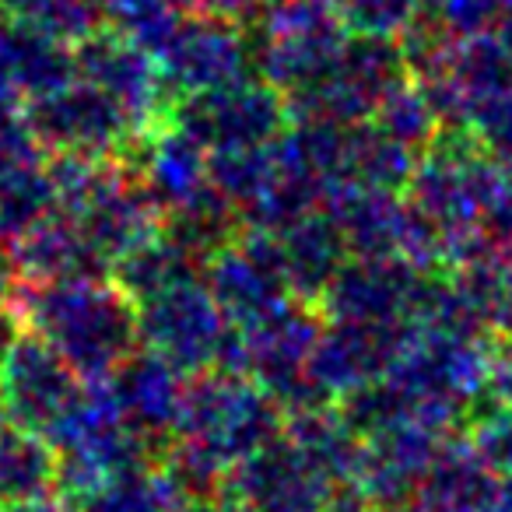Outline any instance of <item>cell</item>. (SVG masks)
<instances>
[{"label":"cell","mask_w":512,"mask_h":512,"mask_svg":"<svg viewBox=\"0 0 512 512\" xmlns=\"http://www.w3.org/2000/svg\"><path fill=\"white\" fill-rule=\"evenodd\" d=\"M32 330L78 376H109L141 341V320L130 295L95 274L50 281L32 302Z\"/></svg>","instance_id":"6da1fadb"},{"label":"cell","mask_w":512,"mask_h":512,"mask_svg":"<svg viewBox=\"0 0 512 512\" xmlns=\"http://www.w3.org/2000/svg\"><path fill=\"white\" fill-rule=\"evenodd\" d=\"M179 421L186 428L183 449H200V463L249 456L274 435L271 404L239 379H204L197 393L179 397Z\"/></svg>","instance_id":"7a4b0ae2"},{"label":"cell","mask_w":512,"mask_h":512,"mask_svg":"<svg viewBox=\"0 0 512 512\" xmlns=\"http://www.w3.org/2000/svg\"><path fill=\"white\" fill-rule=\"evenodd\" d=\"M81 400V376L43 341L29 334L11 341L0 358V407L32 432H53Z\"/></svg>","instance_id":"3957f363"},{"label":"cell","mask_w":512,"mask_h":512,"mask_svg":"<svg viewBox=\"0 0 512 512\" xmlns=\"http://www.w3.org/2000/svg\"><path fill=\"white\" fill-rule=\"evenodd\" d=\"M327 481L295 442H264L228 477V512H323Z\"/></svg>","instance_id":"277c9868"},{"label":"cell","mask_w":512,"mask_h":512,"mask_svg":"<svg viewBox=\"0 0 512 512\" xmlns=\"http://www.w3.org/2000/svg\"><path fill=\"white\" fill-rule=\"evenodd\" d=\"M148 306L137 309L141 334L158 351V362L179 369H200L221 358L225 351V309L186 281L144 299Z\"/></svg>","instance_id":"5b68a950"},{"label":"cell","mask_w":512,"mask_h":512,"mask_svg":"<svg viewBox=\"0 0 512 512\" xmlns=\"http://www.w3.org/2000/svg\"><path fill=\"white\" fill-rule=\"evenodd\" d=\"M183 120L193 141L214 144L221 151H253L260 141L278 134L285 113L271 85H242L232 78L197 92Z\"/></svg>","instance_id":"8992f818"},{"label":"cell","mask_w":512,"mask_h":512,"mask_svg":"<svg viewBox=\"0 0 512 512\" xmlns=\"http://www.w3.org/2000/svg\"><path fill=\"white\" fill-rule=\"evenodd\" d=\"M123 127L127 120L120 116V109L102 92H95L88 81L81 85L64 81L36 95V106L29 113V130L36 141H53L60 151L78 158L106 155L123 141Z\"/></svg>","instance_id":"52a82bcc"},{"label":"cell","mask_w":512,"mask_h":512,"mask_svg":"<svg viewBox=\"0 0 512 512\" xmlns=\"http://www.w3.org/2000/svg\"><path fill=\"white\" fill-rule=\"evenodd\" d=\"M278 22L267 39V67L274 74V85H309L323 78L341 50L337 18L323 4H278Z\"/></svg>","instance_id":"ba28073f"},{"label":"cell","mask_w":512,"mask_h":512,"mask_svg":"<svg viewBox=\"0 0 512 512\" xmlns=\"http://www.w3.org/2000/svg\"><path fill=\"white\" fill-rule=\"evenodd\" d=\"M155 43L165 50V78L179 88L204 92L232 81L242 67V43L225 18L207 15L197 22H172Z\"/></svg>","instance_id":"9c48e42d"},{"label":"cell","mask_w":512,"mask_h":512,"mask_svg":"<svg viewBox=\"0 0 512 512\" xmlns=\"http://www.w3.org/2000/svg\"><path fill=\"white\" fill-rule=\"evenodd\" d=\"M81 53H85L81 71H85L88 85L120 109L127 127H148V120L158 113L162 81H158L155 67L141 57V50H134L130 43H120V39L92 36L81 46Z\"/></svg>","instance_id":"30bf717a"},{"label":"cell","mask_w":512,"mask_h":512,"mask_svg":"<svg viewBox=\"0 0 512 512\" xmlns=\"http://www.w3.org/2000/svg\"><path fill=\"white\" fill-rule=\"evenodd\" d=\"M292 285L285 267V256L271 253V249H253L246 246H225L214 271V299L225 313L235 316H267L271 309L281 306L285 288Z\"/></svg>","instance_id":"8fae6325"},{"label":"cell","mask_w":512,"mask_h":512,"mask_svg":"<svg viewBox=\"0 0 512 512\" xmlns=\"http://www.w3.org/2000/svg\"><path fill=\"white\" fill-rule=\"evenodd\" d=\"M60 481L57 449L36 432H0V512H15L50 495Z\"/></svg>","instance_id":"7c38bea8"},{"label":"cell","mask_w":512,"mask_h":512,"mask_svg":"<svg viewBox=\"0 0 512 512\" xmlns=\"http://www.w3.org/2000/svg\"><path fill=\"white\" fill-rule=\"evenodd\" d=\"M85 512H179L176 481L144 474H113L106 484L88 491Z\"/></svg>","instance_id":"4fadbf2b"},{"label":"cell","mask_w":512,"mask_h":512,"mask_svg":"<svg viewBox=\"0 0 512 512\" xmlns=\"http://www.w3.org/2000/svg\"><path fill=\"white\" fill-rule=\"evenodd\" d=\"M414 11V0H341V18L365 32L400 29Z\"/></svg>","instance_id":"5bb4252c"},{"label":"cell","mask_w":512,"mask_h":512,"mask_svg":"<svg viewBox=\"0 0 512 512\" xmlns=\"http://www.w3.org/2000/svg\"><path fill=\"white\" fill-rule=\"evenodd\" d=\"M193 4H200V11H207V15L235 22V18H253L264 15V11H274L285 0H193Z\"/></svg>","instance_id":"9a60e30c"},{"label":"cell","mask_w":512,"mask_h":512,"mask_svg":"<svg viewBox=\"0 0 512 512\" xmlns=\"http://www.w3.org/2000/svg\"><path fill=\"white\" fill-rule=\"evenodd\" d=\"M15 288H18V260L0 246V309L15 295Z\"/></svg>","instance_id":"2e32d148"},{"label":"cell","mask_w":512,"mask_h":512,"mask_svg":"<svg viewBox=\"0 0 512 512\" xmlns=\"http://www.w3.org/2000/svg\"><path fill=\"white\" fill-rule=\"evenodd\" d=\"M484 512H512V481L502 491H491V498L484 502Z\"/></svg>","instance_id":"e0dca14e"},{"label":"cell","mask_w":512,"mask_h":512,"mask_svg":"<svg viewBox=\"0 0 512 512\" xmlns=\"http://www.w3.org/2000/svg\"><path fill=\"white\" fill-rule=\"evenodd\" d=\"M0 432H4V407H0Z\"/></svg>","instance_id":"ac0fdd59"},{"label":"cell","mask_w":512,"mask_h":512,"mask_svg":"<svg viewBox=\"0 0 512 512\" xmlns=\"http://www.w3.org/2000/svg\"><path fill=\"white\" fill-rule=\"evenodd\" d=\"M4 351H8V348H0V358H4Z\"/></svg>","instance_id":"d6986e66"}]
</instances>
